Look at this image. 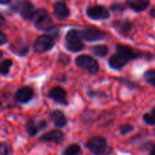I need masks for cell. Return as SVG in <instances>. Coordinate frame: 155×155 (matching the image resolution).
I'll return each instance as SVG.
<instances>
[{"instance_id": "6da1fadb", "label": "cell", "mask_w": 155, "mask_h": 155, "mask_svg": "<svg viewBox=\"0 0 155 155\" xmlns=\"http://www.w3.org/2000/svg\"><path fill=\"white\" fill-rule=\"evenodd\" d=\"M116 54H114L109 60L110 66L114 69H120L124 66L130 60L138 57V54H135L128 46L119 45L116 46Z\"/></svg>"}, {"instance_id": "7a4b0ae2", "label": "cell", "mask_w": 155, "mask_h": 155, "mask_svg": "<svg viewBox=\"0 0 155 155\" xmlns=\"http://www.w3.org/2000/svg\"><path fill=\"white\" fill-rule=\"evenodd\" d=\"M35 25L36 28L40 30H45V31H50L53 29L54 23L49 15V14L44 10V9H39L35 12V15L33 16Z\"/></svg>"}, {"instance_id": "3957f363", "label": "cell", "mask_w": 155, "mask_h": 155, "mask_svg": "<svg viewBox=\"0 0 155 155\" xmlns=\"http://www.w3.org/2000/svg\"><path fill=\"white\" fill-rule=\"evenodd\" d=\"M75 64L78 67L85 69L91 74H96L99 70V64L97 61L86 54L79 55L75 59Z\"/></svg>"}, {"instance_id": "277c9868", "label": "cell", "mask_w": 155, "mask_h": 155, "mask_svg": "<svg viewBox=\"0 0 155 155\" xmlns=\"http://www.w3.org/2000/svg\"><path fill=\"white\" fill-rule=\"evenodd\" d=\"M54 45V39L52 35H44L39 36L35 44H34V49L37 53H44L48 50H50Z\"/></svg>"}, {"instance_id": "5b68a950", "label": "cell", "mask_w": 155, "mask_h": 155, "mask_svg": "<svg viewBox=\"0 0 155 155\" xmlns=\"http://www.w3.org/2000/svg\"><path fill=\"white\" fill-rule=\"evenodd\" d=\"M87 147L94 155H101L105 152L107 148V143L104 138L96 136L91 138L88 141Z\"/></svg>"}, {"instance_id": "8992f818", "label": "cell", "mask_w": 155, "mask_h": 155, "mask_svg": "<svg viewBox=\"0 0 155 155\" xmlns=\"http://www.w3.org/2000/svg\"><path fill=\"white\" fill-rule=\"evenodd\" d=\"M16 8L24 19H32L35 15V8L33 4L28 0H22L16 5Z\"/></svg>"}, {"instance_id": "52a82bcc", "label": "cell", "mask_w": 155, "mask_h": 155, "mask_svg": "<svg viewBox=\"0 0 155 155\" xmlns=\"http://www.w3.org/2000/svg\"><path fill=\"white\" fill-rule=\"evenodd\" d=\"M87 15L95 20H103L109 17V12L103 5H94L87 8Z\"/></svg>"}, {"instance_id": "ba28073f", "label": "cell", "mask_w": 155, "mask_h": 155, "mask_svg": "<svg viewBox=\"0 0 155 155\" xmlns=\"http://www.w3.org/2000/svg\"><path fill=\"white\" fill-rule=\"evenodd\" d=\"M34 96V91L29 86H24L17 90L15 94V99L20 104L28 103Z\"/></svg>"}, {"instance_id": "9c48e42d", "label": "cell", "mask_w": 155, "mask_h": 155, "mask_svg": "<svg viewBox=\"0 0 155 155\" xmlns=\"http://www.w3.org/2000/svg\"><path fill=\"white\" fill-rule=\"evenodd\" d=\"M48 97L57 103H60L62 104L66 105L67 104V100H66V91L60 87L56 86L52 88L49 93H48Z\"/></svg>"}, {"instance_id": "30bf717a", "label": "cell", "mask_w": 155, "mask_h": 155, "mask_svg": "<svg viewBox=\"0 0 155 155\" xmlns=\"http://www.w3.org/2000/svg\"><path fill=\"white\" fill-rule=\"evenodd\" d=\"M47 125V123L45 120L39 121V122H35L33 120L27 121L25 124V130L26 133L30 136H35L41 130L45 129Z\"/></svg>"}, {"instance_id": "8fae6325", "label": "cell", "mask_w": 155, "mask_h": 155, "mask_svg": "<svg viewBox=\"0 0 155 155\" xmlns=\"http://www.w3.org/2000/svg\"><path fill=\"white\" fill-rule=\"evenodd\" d=\"M40 139L43 142L60 143L64 139V134L59 130H53V131H50V132L45 134Z\"/></svg>"}, {"instance_id": "7c38bea8", "label": "cell", "mask_w": 155, "mask_h": 155, "mask_svg": "<svg viewBox=\"0 0 155 155\" xmlns=\"http://www.w3.org/2000/svg\"><path fill=\"white\" fill-rule=\"evenodd\" d=\"M104 32H103L100 29L97 28H87L83 32V37L87 41H96V40H102L106 35Z\"/></svg>"}, {"instance_id": "4fadbf2b", "label": "cell", "mask_w": 155, "mask_h": 155, "mask_svg": "<svg viewBox=\"0 0 155 155\" xmlns=\"http://www.w3.org/2000/svg\"><path fill=\"white\" fill-rule=\"evenodd\" d=\"M51 119H52L54 126H56L58 128L64 127L66 125V124H67V119H66L65 115L60 110L54 111L51 114Z\"/></svg>"}, {"instance_id": "5bb4252c", "label": "cell", "mask_w": 155, "mask_h": 155, "mask_svg": "<svg viewBox=\"0 0 155 155\" xmlns=\"http://www.w3.org/2000/svg\"><path fill=\"white\" fill-rule=\"evenodd\" d=\"M54 13L58 18H66L70 15V11L68 7L65 5V4L62 2H57L54 5Z\"/></svg>"}, {"instance_id": "9a60e30c", "label": "cell", "mask_w": 155, "mask_h": 155, "mask_svg": "<svg viewBox=\"0 0 155 155\" xmlns=\"http://www.w3.org/2000/svg\"><path fill=\"white\" fill-rule=\"evenodd\" d=\"M82 38H83V33L78 30H75V29L70 30L66 35V42L67 43L82 42Z\"/></svg>"}, {"instance_id": "2e32d148", "label": "cell", "mask_w": 155, "mask_h": 155, "mask_svg": "<svg viewBox=\"0 0 155 155\" xmlns=\"http://www.w3.org/2000/svg\"><path fill=\"white\" fill-rule=\"evenodd\" d=\"M149 0H134L131 2L130 6L136 12L143 11L149 5Z\"/></svg>"}, {"instance_id": "e0dca14e", "label": "cell", "mask_w": 155, "mask_h": 155, "mask_svg": "<svg viewBox=\"0 0 155 155\" xmlns=\"http://www.w3.org/2000/svg\"><path fill=\"white\" fill-rule=\"evenodd\" d=\"M80 153H81V147L76 143H73L64 151L63 155H78Z\"/></svg>"}, {"instance_id": "ac0fdd59", "label": "cell", "mask_w": 155, "mask_h": 155, "mask_svg": "<svg viewBox=\"0 0 155 155\" xmlns=\"http://www.w3.org/2000/svg\"><path fill=\"white\" fill-rule=\"evenodd\" d=\"M92 52L94 53V54H95L96 56L99 57H103L105 56L108 53V48L105 45H95L92 48Z\"/></svg>"}, {"instance_id": "d6986e66", "label": "cell", "mask_w": 155, "mask_h": 155, "mask_svg": "<svg viewBox=\"0 0 155 155\" xmlns=\"http://www.w3.org/2000/svg\"><path fill=\"white\" fill-rule=\"evenodd\" d=\"M13 62L10 59H6L4 60L1 64H0V74L3 75H6L9 73L10 67L12 66Z\"/></svg>"}, {"instance_id": "ffe728a7", "label": "cell", "mask_w": 155, "mask_h": 155, "mask_svg": "<svg viewBox=\"0 0 155 155\" xmlns=\"http://www.w3.org/2000/svg\"><path fill=\"white\" fill-rule=\"evenodd\" d=\"M65 46L69 51H72V52H79L84 48V45L82 42H77V43H67L66 42Z\"/></svg>"}, {"instance_id": "44dd1931", "label": "cell", "mask_w": 155, "mask_h": 155, "mask_svg": "<svg viewBox=\"0 0 155 155\" xmlns=\"http://www.w3.org/2000/svg\"><path fill=\"white\" fill-rule=\"evenodd\" d=\"M143 120L149 125H155V107L151 111V113L143 115Z\"/></svg>"}, {"instance_id": "7402d4cb", "label": "cell", "mask_w": 155, "mask_h": 155, "mask_svg": "<svg viewBox=\"0 0 155 155\" xmlns=\"http://www.w3.org/2000/svg\"><path fill=\"white\" fill-rule=\"evenodd\" d=\"M144 79L147 83L155 86V70H149L144 74Z\"/></svg>"}, {"instance_id": "603a6c76", "label": "cell", "mask_w": 155, "mask_h": 155, "mask_svg": "<svg viewBox=\"0 0 155 155\" xmlns=\"http://www.w3.org/2000/svg\"><path fill=\"white\" fill-rule=\"evenodd\" d=\"M133 130H134V126H132V125H130V124H124V125L121 126V128H120V132H121V134H122L123 135L129 134V133L132 132Z\"/></svg>"}, {"instance_id": "cb8c5ba5", "label": "cell", "mask_w": 155, "mask_h": 155, "mask_svg": "<svg viewBox=\"0 0 155 155\" xmlns=\"http://www.w3.org/2000/svg\"><path fill=\"white\" fill-rule=\"evenodd\" d=\"M8 154V148L5 143H0V155H7Z\"/></svg>"}, {"instance_id": "d4e9b609", "label": "cell", "mask_w": 155, "mask_h": 155, "mask_svg": "<svg viewBox=\"0 0 155 155\" xmlns=\"http://www.w3.org/2000/svg\"><path fill=\"white\" fill-rule=\"evenodd\" d=\"M120 27L124 30V31H128L131 29V24L129 22H123V23H119Z\"/></svg>"}, {"instance_id": "484cf974", "label": "cell", "mask_w": 155, "mask_h": 155, "mask_svg": "<svg viewBox=\"0 0 155 155\" xmlns=\"http://www.w3.org/2000/svg\"><path fill=\"white\" fill-rule=\"evenodd\" d=\"M6 41H7L6 36H5L3 33H1V32H0V45H4V44H5V43H6Z\"/></svg>"}, {"instance_id": "4316f807", "label": "cell", "mask_w": 155, "mask_h": 155, "mask_svg": "<svg viewBox=\"0 0 155 155\" xmlns=\"http://www.w3.org/2000/svg\"><path fill=\"white\" fill-rule=\"evenodd\" d=\"M149 155H155V144H153V147L151 148V152H150Z\"/></svg>"}, {"instance_id": "83f0119b", "label": "cell", "mask_w": 155, "mask_h": 155, "mask_svg": "<svg viewBox=\"0 0 155 155\" xmlns=\"http://www.w3.org/2000/svg\"><path fill=\"white\" fill-rule=\"evenodd\" d=\"M4 23H5V18H4V17H3V15L0 14V25H3Z\"/></svg>"}, {"instance_id": "f1b7e54d", "label": "cell", "mask_w": 155, "mask_h": 155, "mask_svg": "<svg viewBox=\"0 0 155 155\" xmlns=\"http://www.w3.org/2000/svg\"><path fill=\"white\" fill-rule=\"evenodd\" d=\"M11 0H0V4H7L9 3Z\"/></svg>"}, {"instance_id": "f546056e", "label": "cell", "mask_w": 155, "mask_h": 155, "mask_svg": "<svg viewBox=\"0 0 155 155\" xmlns=\"http://www.w3.org/2000/svg\"><path fill=\"white\" fill-rule=\"evenodd\" d=\"M151 13H152V15H153V16H155V11H154V10H153V11H152Z\"/></svg>"}, {"instance_id": "4dcf8cb0", "label": "cell", "mask_w": 155, "mask_h": 155, "mask_svg": "<svg viewBox=\"0 0 155 155\" xmlns=\"http://www.w3.org/2000/svg\"><path fill=\"white\" fill-rule=\"evenodd\" d=\"M2 56H3V53H2V52L0 51V58H1Z\"/></svg>"}]
</instances>
